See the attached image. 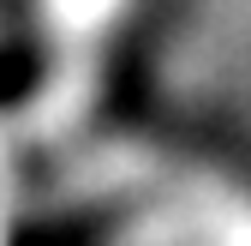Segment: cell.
Listing matches in <instances>:
<instances>
[{"instance_id": "cell-1", "label": "cell", "mask_w": 251, "mask_h": 246, "mask_svg": "<svg viewBox=\"0 0 251 246\" xmlns=\"http://www.w3.org/2000/svg\"><path fill=\"white\" fill-rule=\"evenodd\" d=\"M102 228H108V216H96V210H84V216H48V222L12 228L6 246H96Z\"/></svg>"}, {"instance_id": "cell-2", "label": "cell", "mask_w": 251, "mask_h": 246, "mask_svg": "<svg viewBox=\"0 0 251 246\" xmlns=\"http://www.w3.org/2000/svg\"><path fill=\"white\" fill-rule=\"evenodd\" d=\"M36 84H42V48L36 42H6L0 48V108L24 102Z\"/></svg>"}]
</instances>
